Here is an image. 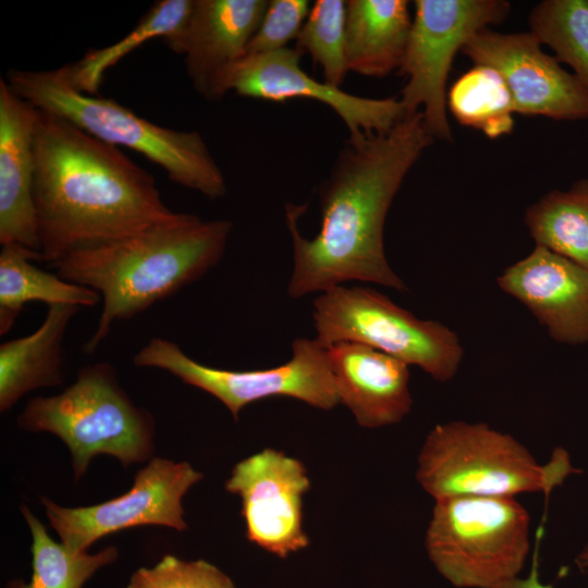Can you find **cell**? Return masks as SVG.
Returning <instances> with one entry per match:
<instances>
[{
  "label": "cell",
  "mask_w": 588,
  "mask_h": 588,
  "mask_svg": "<svg viewBox=\"0 0 588 588\" xmlns=\"http://www.w3.org/2000/svg\"><path fill=\"white\" fill-rule=\"evenodd\" d=\"M432 142L420 111L384 133L348 137L319 186L321 226L313 238L297 226L304 206L286 205L293 243L291 297L322 293L346 281L407 291L388 264L384 222L405 176Z\"/></svg>",
  "instance_id": "obj_1"
},
{
  "label": "cell",
  "mask_w": 588,
  "mask_h": 588,
  "mask_svg": "<svg viewBox=\"0 0 588 588\" xmlns=\"http://www.w3.org/2000/svg\"><path fill=\"white\" fill-rule=\"evenodd\" d=\"M309 488L304 464L270 448L238 462L225 482L241 499L247 539L279 558L309 544L303 528V498Z\"/></svg>",
  "instance_id": "obj_14"
},
{
  "label": "cell",
  "mask_w": 588,
  "mask_h": 588,
  "mask_svg": "<svg viewBox=\"0 0 588 588\" xmlns=\"http://www.w3.org/2000/svg\"><path fill=\"white\" fill-rule=\"evenodd\" d=\"M194 0L156 1L136 26L119 41L99 49L88 50L78 61L65 64L71 84L79 91L97 95L106 72L125 56L146 44L160 38L174 37L184 27Z\"/></svg>",
  "instance_id": "obj_23"
},
{
  "label": "cell",
  "mask_w": 588,
  "mask_h": 588,
  "mask_svg": "<svg viewBox=\"0 0 588 588\" xmlns=\"http://www.w3.org/2000/svg\"><path fill=\"white\" fill-rule=\"evenodd\" d=\"M40 254L21 245H5L0 252V334L10 331L24 306L32 302L91 307L100 295L84 285L64 280L36 267Z\"/></svg>",
  "instance_id": "obj_21"
},
{
  "label": "cell",
  "mask_w": 588,
  "mask_h": 588,
  "mask_svg": "<svg viewBox=\"0 0 588 588\" xmlns=\"http://www.w3.org/2000/svg\"><path fill=\"white\" fill-rule=\"evenodd\" d=\"M78 310L74 305H49L35 331L1 343V412L9 411L29 391L62 382L63 340Z\"/></svg>",
  "instance_id": "obj_19"
},
{
  "label": "cell",
  "mask_w": 588,
  "mask_h": 588,
  "mask_svg": "<svg viewBox=\"0 0 588 588\" xmlns=\"http://www.w3.org/2000/svg\"><path fill=\"white\" fill-rule=\"evenodd\" d=\"M36 115L37 109L1 77L0 244L21 245L41 255L34 201Z\"/></svg>",
  "instance_id": "obj_17"
},
{
  "label": "cell",
  "mask_w": 588,
  "mask_h": 588,
  "mask_svg": "<svg viewBox=\"0 0 588 588\" xmlns=\"http://www.w3.org/2000/svg\"><path fill=\"white\" fill-rule=\"evenodd\" d=\"M126 588H235L217 566L205 560L183 561L164 555L155 566L138 568Z\"/></svg>",
  "instance_id": "obj_28"
},
{
  "label": "cell",
  "mask_w": 588,
  "mask_h": 588,
  "mask_svg": "<svg viewBox=\"0 0 588 588\" xmlns=\"http://www.w3.org/2000/svg\"><path fill=\"white\" fill-rule=\"evenodd\" d=\"M412 22L406 0L346 1L348 70L368 77H384L400 70Z\"/></svg>",
  "instance_id": "obj_20"
},
{
  "label": "cell",
  "mask_w": 588,
  "mask_h": 588,
  "mask_svg": "<svg viewBox=\"0 0 588 588\" xmlns=\"http://www.w3.org/2000/svg\"><path fill=\"white\" fill-rule=\"evenodd\" d=\"M346 1L317 0L296 38L295 48L318 63L323 81L340 87L350 72L346 49Z\"/></svg>",
  "instance_id": "obj_27"
},
{
  "label": "cell",
  "mask_w": 588,
  "mask_h": 588,
  "mask_svg": "<svg viewBox=\"0 0 588 588\" xmlns=\"http://www.w3.org/2000/svg\"><path fill=\"white\" fill-rule=\"evenodd\" d=\"M529 26L588 90V0H544L531 10Z\"/></svg>",
  "instance_id": "obj_26"
},
{
  "label": "cell",
  "mask_w": 588,
  "mask_h": 588,
  "mask_svg": "<svg viewBox=\"0 0 588 588\" xmlns=\"http://www.w3.org/2000/svg\"><path fill=\"white\" fill-rule=\"evenodd\" d=\"M267 4L266 0H194L184 27L164 40L183 56L192 86L205 99H221L220 84L246 56Z\"/></svg>",
  "instance_id": "obj_15"
},
{
  "label": "cell",
  "mask_w": 588,
  "mask_h": 588,
  "mask_svg": "<svg viewBox=\"0 0 588 588\" xmlns=\"http://www.w3.org/2000/svg\"><path fill=\"white\" fill-rule=\"evenodd\" d=\"M302 56L296 48L289 47L245 56L225 73L220 98L233 90L243 97L273 102L313 99L340 117L351 138L384 133L406 115L400 99L360 97L317 81L301 68Z\"/></svg>",
  "instance_id": "obj_12"
},
{
  "label": "cell",
  "mask_w": 588,
  "mask_h": 588,
  "mask_svg": "<svg viewBox=\"0 0 588 588\" xmlns=\"http://www.w3.org/2000/svg\"><path fill=\"white\" fill-rule=\"evenodd\" d=\"M316 340L324 347L356 342L418 366L439 382L452 380L464 350L457 334L436 320H422L376 290L336 285L314 301Z\"/></svg>",
  "instance_id": "obj_8"
},
{
  "label": "cell",
  "mask_w": 588,
  "mask_h": 588,
  "mask_svg": "<svg viewBox=\"0 0 588 588\" xmlns=\"http://www.w3.org/2000/svg\"><path fill=\"white\" fill-rule=\"evenodd\" d=\"M35 156L38 240L44 260L51 265L177 213L162 200L154 176L119 147L39 109Z\"/></svg>",
  "instance_id": "obj_2"
},
{
  "label": "cell",
  "mask_w": 588,
  "mask_h": 588,
  "mask_svg": "<svg viewBox=\"0 0 588 588\" xmlns=\"http://www.w3.org/2000/svg\"><path fill=\"white\" fill-rule=\"evenodd\" d=\"M17 425L59 437L71 452L76 479L98 454L112 455L128 466L146 461L154 450L152 415L132 402L115 369L106 362L81 368L63 392L30 400Z\"/></svg>",
  "instance_id": "obj_6"
},
{
  "label": "cell",
  "mask_w": 588,
  "mask_h": 588,
  "mask_svg": "<svg viewBox=\"0 0 588 588\" xmlns=\"http://www.w3.org/2000/svg\"><path fill=\"white\" fill-rule=\"evenodd\" d=\"M524 220L537 246L588 269V179L551 191L527 208Z\"/></svg>",
  "instance_id": "obj_22"
},
{
  "label": "cell",
  "mask_w": 588,
  "mask_h": 588,
  "mask_svg": "<svg viewBox=\"0 0 588 588\" xmlns=\"http://www.w3.org/2000/svg\"><path fill=\"white\" fill-rule=\"evenodd\" d=\"M232 225L229 220L177 212L136 234L73 252L52 264L61 278L101 297V314L83 346L85 354L100 346L114 322L145 311L217 266Z\"/></svg>",
  "instance_id": "obj_3"
},
{
  "label": "cell",
  "mask_w": 588,
  "mask_h": 588,
  "mask_svg": "<svg viewBox=\"0 0 588 588\" xmlns=\"http://www.w3.org/2000/svg\"><path fill=\"white\" fill-rule=\"evenodd\" d=\"M203 475L186 462L154 457L138 470L124 494L91 506L63 507L41 498L46 515L61 542L84 552L98 539L142 525H159L183 531L182 499Z\"/></svg>",
  "instance_id": "obj_11"
},
{
  "label": "cell",
  "mask_w": 588,
  "mask_h": 588,
  "mask_svg": "<svg viewBox=\"0 0 588 588\" xmlns=\"http://www.w3.org/2000/svg\"><path fill=\"white\" fill-rule=\"evenodd\" d=\"M133 363L137 367L166 370L184 383L211 394L234 419L246 405L272 396L293 397L324 411L340 404L327 347L316 339H295L290 360L268 369L210 367L193 359L179 344L164 338H151L133 356Z\"/></svg>",
  "instance_id": "obj_9"
},
{
  "label": "cell",
  "mask_w": 588,
  "mask_h": 588,
  "mask_svg": "<svg viewBox=\"0 0 588 588\" xmlns=\"http://www.w3.org/2000/svg\"><path fill=\"white\" fill-rule=\"evenodd\" d=\"M542 537V527L538 528L535 536V546L531 553V568L529 573L518 576L493 588H553L550 584H544L540 577L539 551Z\"/></svg>",
  "instance_id": "obj_30"
},
{
  "label": "cell",
  "mask_w": 588,
  "mask_h": 588,
  "mask_svg": "<svg viewBox=\"0 0 588 588\" xmlns=\"http://www.w3.org/2000/svg\"><path fill=\"white\" fill-rule=\"evenodd\" d=\"M308 0H270L246 49V56L287 48L296 39L310 11Z\"/></svg>",
  "instance_id": "obj_29"
},
{
  "label": "cell",
  "mask_w": 588,
  "mask_h": 588,
  "mask_svg": "<svg viewBox=\"0 0 588 588\" xmlns=\"http://www.w3.org/2000/svg\"><path fill=\"white\" fill-rule=\"evenodd\" d=\"M446 106L462 125L495 139L514 128L512 95L498 71L474 65L462 74L446 95Z\"/></svg>",
  "instance_id": "obj_24"
},
{
  "label": "cell",
  "mask_w": 588,
  "mask_h": 588,
  "mask_svg": "<svg viewBox=\"0 0 588 588\" xmlns=\"http://www.w3.org/2000/svg\"><path fill=\"white\" fill-rule=\"evenodd\" d=\"M578 470L558 448L540 464L513 436L486 422L453 420L436 425L417 458L416 479L434 500L461 497H548Z\"/></svg>",
  "instance_id": "obj_5"
},
{
  "label": "cell",
  "mask_w": 588,
  "mask_h": 588,
  "mask_svg": "<svg viewBox=\"0 0 588 588\" xmlns=\"http://www.w3.org/2000/svg\"><path fill=\"white\" fill-rule=\"evenodd\" d=\"M425 548L456 588H493L520 576L530 554V516L516 498L434 500Z\"/></svg>",
  "instance_id": "obj_7"
},
{
  "label": "cell",
  "mask_w": 588,
  "mask_h": 588,
  "mask_svg": "<svg viewBox=\"0 0 588 588\" xmlns=\"http://www.w3.org/2000/svg\"><path fill=\"white\" fill-rule=\"evenodd\" d=\"M4 79L35 108L59 115L105 143L140 154L175 184L209 199L225 195L223 172L198 132L160 126L111 98L82 93L69 81L64 65L40 71L10 69Z\"/></svg>",
  "instance_id": "obj_4"
},
{
  "label": "cell",
  "mask_w": 588,
  "mask_h": 588,
  "mask_svg": "<svg viewBox=\"0 0 588 588\" xmlns=\"http://www.w3.org/2000/svg\"><path fill=\"white\" fill-rule=\"evenodd\" d=\"M497 283L525 305L554 341L588 343V269L536 245L505 268Z\"/></svg>",
  "instance_id": "obj_16"
},
{
  "label": "cell",
  "mask_w": 588,
  "mask_h": 588,
  "mask_svg": "<svg viewBox=\"0 0 588 588\" xmlns=\"http://www.w3.org/2000/svg\"><path fill=\"white\" fill-rule=\"evenodd\" d=\"M21 512L32 535V578L28 584L14 581L9 588H82L97 569L118 558L113 546L95 554L73 552L62 542L53 541L25 505L21 506Z\"/></svg>",
  "instance_id": "obj_25"
},
{
  "label": "cell",
  "mask_w": 588,
  "mask_h": 588,
  "mask_svg": "<svg viewBox=\"0 0 588 588\" xmlns=\"http://www.w3.org/2000/svg\"><path fill=\"white\" fill-rule=\"evenodd\" d=\"M576 566L581 569H588V542L581 548L575 558Z\"/></svg>",
  "instance_id": "obj_31"
},
{
  "label": "cell",
  "mask_w": 588,
  "mask_h": 588,
  "mask_svg": "<svg viewBox=\"0 0 588 588\" xmlns=\"http://www.w3.org/2000/svg\"><path fill=\"white\" fill-rule=\"evenodd\" d=\"M340 399L365 428L391 426L411 412L409 369L405 363L356 342L327 347Z\"/></svg>",
  "instance_id": "obj_18"
},
{
  "label": "cell",
  "mask_w": 588,
  "mask_h": 588,
  "mask_svg": "<svg viewBox=\"0 0 588 588\" xmlns=\"http://www.w3.org/2000/svg\"><path fill=\"white\" fill-rule=\"evenodd\" d=\"M462 52L474 65L499 72L515 112L553 120L588 119V90L542 50L530 32L502 34L488 27L473 36Z\"/></svg>",
  "instance_id": "obj_13"
},
{
  "label": "cell",
  "mask_w": 588,
  "mask_h": 588,
  "mask_svg": "<svg viewBox=\"0 0 588 588\" xmlns=\"http://www.w3.org/2000/svg\"><path fill=\"white\" fill-rule=\"evenodd\" d=\"M400 72L407 78L400 101L406 114L421 112L432 138L452 140L446 115V82L455 58L478 32L503 22V0H416Z\"/></svg>",
  "instance_id": "obj_10"
}]
</instances>
